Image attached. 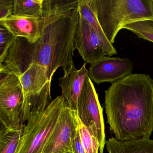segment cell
Instances as JSON below:
<instances>
[{
	"label": "cell",
	"mask_w": 153,
	"mask_h": 153,
	"mask_svg": "<svg viewBox=\"0 0 153 153\" xmlns=\"http://www.w3.org/2000/svg\"><path fill=\"white\" fill-rule=\"evenodd\" d=\"M123 29L129 30L138 38L153 43V17L132 20L125 25Z\"/></svg>",
	"instance_id": "cell-19"
},
{
	"label": "cell",
	"mask_w": 153,
	"mask_h": 153,
	"mask_svg": "<svg viewBox=\"0 0 153 153\" xmlns=\"http://www.w3.org/2000/svg\"><path fill=\"white\" fill-rule=\"evenodd\" d=\"M14 1L0 0V21L13 15Z\"/></svg>",
	"instance_id": "cell-22"
},
{
	"label": "cell",
	"mask_w": 153,
	"mask_h": 153,
	"mask_svg": "<svg viewBox=\"0 0 153 153\" xmlns=\"http://www.w3.org/2000/svg\"><path fill=\"white\" fill-rule=\"evenodd\" d=\"M71 153H86L79 137L78 128L71 140Z\"/></svg>",
	"instance_id": "cell-23"
},
{
	"label": "cell",
	"mask_w": 153,
	"mask_h": 153,
	"mask_svg": "<svg viewBox=\"0 0 153 153\" xmlns=\"http://www.w3.org/2000/svg\"><path fill=\"white\" fill-rule=\"evenodd\" d=\"M133 69L128 59L104 56L90 64L88 76L97 85L104 82L112 84L132 74Z\"/></svg>",
	"instance_id": "cell-8"
},
{
	"label": "cell",
	"mask_w": 153,
	"mask_h": 153,
	"mask_svg": "<svg viewBox=\"0 0 153 153\" xmlns=\"http://www.w3.org/2000/svg\"></svg>",
	"instance_id": "cell-24"
},
{
	"label": "cell",
	"mask_w": 153,
	"mask_h": 153,
	"mask_svg": "<svg viewBox=\"0 0 153 153\" xmlns=\"http://www.w3.org/2000/svg\"><path fill=\"white\" fill-rule=\"evenodd\" d=\"M77 128L73 112L67 103L42 153H71V140Z\"/></svg>",
	"instance_id": "cell-7"
},
{
	"label": "cell",
	"mask_w": 153,
	"mask_h": 153,
	"mask_svg": "<svg viewBox=\"0 0 153 153\" xmlns=\"http://www.w3.org/2000/svg\"><path fill=\"white\" fill-rule=\"evenodd\" d=\"M17 38L8 29L0 25V63L6 58L9 50Z\"/></svg>",
	"instance_id": "cell-21"
},
{
	"label": "cell",
	"mask_w": 153,
	"mask_h": 153,
	"mask_svg": "<svg viewBox=\"0 0 153 153\" xmlns=\"http://www.w3.org/2000/svg\"><path fill=\"white\" fill-rule=\"evenodd\" d=\"M24 94L19 79L12 74L1 73L0 123L13 129L24 128L22 123Z\"/></svg>",
	"instance_id": "cell-6"
},
{
	"label": "cell",
	"mask_w": 153,
	"mask_h": 153,
	"mask_svg": "<svg viewBox=\"0 0 153 153\" xmlns=\"http://www.w3.org/2000/svg\"><path fill=\"white\" fill-rule=\"evenodd\" d=\"M79 0H43L42 18L58 16L78 10Z\"/></svg>",
	"instance_id": "cell-16"
},
{
	"label": "cell",
	"mask_w": 153,
	"mask_h": 153,
	"mask_svg": "<svg viewBox=\"0 0 153 153\" xmlns=\"http://www.w3.org/2000/svg\"><path fill=\"white\" fill-rule=\"evenodd\" d=\"M107 123L121 141L149 138L153 132V79L131 74L105 91Z\"/></svg>",
	"instance_id": "cell-2"
},
{
	"label": "cell",
	"mask_w": 153,
	"mask_h": 153,
	"mask_svg": "<svg viewBox=\"0 0 153 153\" xmlns=\"http://www.w3.org/2000/svg\"><path fill=\"white\" fill-rule=\"evenodd\" d=\"M86 63L85 62L79 70L76 69L73 63L70 69L64 72L63 76L60 78L59 85L61 87L62 95L72 111L77 110L78 100L86 77L89 74L86 68Z\"/></svg>",
	"instance_id": "cell-10"
},
{
	"label": "cell",
	"mask_w": 153,
	"mask_h": 153,
	"mask_svg": "<svg viewBox=\"0 0 153 153\" xmlns=\"http://www.w3.org/2000/svg\"><path fill=\"white\" fill-rule=\"evenodd\" d=\"M67 102L62 95L53 100L45 110L32 115L24 124L15 153H42Z\"/></svg>",
	"instance_id": "cell-4"
},
{
	"label": "cell",
	"mask_w": 153,
	"mask_h": 153,
	"mask_svg": "<svg viewBox=\"0 0 153 153\" xmlns=\"http://www.w3.org/2000/svg\"><path fill=\"white\" fill-rule=\"evenodd\" d=\"M18 78L23 88L24 98L39 94L51 82L44 68L36 63L32 64Z\"/></svg>",
	"instance_id": "cell-13"
},
{
	"label": "cell",
	"mask_w": 153,
	"mask_h": 153,
	"mask_svg": "<svg viewBox=\"0 0 153 153\" xmlns=\"http://www.w3.org/2000/svg\"><path fill=\"white\" fill-rule=\"evenodd\" d=\"M23 128L13 129L1 125L0 153H16Z\"/></svg>",
	"instance_id": "cell-17"
},
{
	"label": "cell",
	"mask_w": 153,
	"mask_h": 153,
	"mask_svg": "<svg viewBox=\"0 0 153 153\" xmlns=\"http://www.w3.org/2000/svg\"><path fill=\"white\" fill-rule=\"evenodd\" d=\"M42 17L11 16L0 21V25L8 29L16 37L35 43L40 37Z\"/></svg>",
	"instance_id": "cell-11"
},
{
	"label": "cell",
	"mask_w": 153,
	"mask_h": 153,
	"mask_svg": "<svg viewBox=\"0 0 153 153\" xmlns=\"http://www.w3.org/2000/svg\"><path fill=\"white\" fill-rule=\"evenodd\" d=\"M79 15L94 29L98 34L102 45L104 56H111L117 54V51L108 41L98 22L97 17L96 0H79Z\"/></svg>",
	"instance_id": "cell-12"
},
{
	"label": "cell",
	"mask_w": 153,
	"mask_h": 153,
	"mask_svg": "<svg viewBox=\"0 0 153 153\" xmlns=\"http://www.w3.org/2000/svg\"><path fill=\"white\" fill-rule=\"evenodd\" d=\"M13 1V16L27 17H42L43 0Z\"/></svg>",
	"instance_id": "cell-18"
},
{
	"label": "cell",
	"mask_w": 153,
	"mask_h": 153,
	"mask_svg": "<svg viewBox=\"0 0 153 153\" xmlns=\"http://www.w3.org/2000/svg\"></svg>",
	"instance_id": "cell-25"
},
{
	"label": "cell",
	"mask_w": 153,
	"mask_h": 153,
	"mask_svg": "<svg viewBox=\"0 0 153 153\" xmlns=\"http://www.w3.org/2000/svg\"><path fill=\"white\" fill-rule=\"evenodd\" d=\"M51 84V82H48L39 94L24 98L21 116L23 125L30 120L33 114L45 110L52 101Z\"/></svg>",
	"instance_id": "cell-15"
},
{
	"label": "cell",
	"mask_w": 153,
	"mask_h": 153,
	"mask_svg": "<svg viewBox=\"0 0 153 153\" xmlns=\"http://www.w3.org/2000/svg\"><path fill=\"white\" fill-rule=\"evenodd\" d=\"M76 112L80 120L98 140L99 153H103L106 140L103 108L89 76L86 77L79 97Z\"/></svg>",
	"instance_id": "cell-5"
},
{
	"label": "cell",
	"mask_w": 153,
	"mask_h": 153,
	"mask_svg": "<svg viewBox=\"0 0 153 153\" xmlns=\"http://www.w3.org/2000/svg\"><path fill=\"white\" fill-rule=\"evenodd\" d=\"M72 112L76 122L80 140L85 153H99V145L98 140L89 129L80 120L76 111H72Z\"/></svg>",
	"instance_id": "cell-20"
},
{
	"label": "cell",
	"mask_w": 153,
	"mask_h": 153,
	"mask_svg": "<svg viewBox=\"0 0 153 153\" xmlns=\"http://www.w3.org/2000/svg\"><path fill=\"white\" fill-rule=\"evenodd\" d=\"M78 10L58 16L42 18L40 37L35 43L17 37L9 50L8 68L20 76L32 64L44 68L50 81L57 69L71 68L75 47V35L79 19Z\"/></svg>",
	"instance_id": "cell-1"
},
{
	"label": "cell",
	"mask_w": 153,
	"mask_h": 153,
	"mask_svg": "<svg viewBox=\"0 0 153 153\" xmlns=\"http://www.w3.org/2000/svg\"><path fill=\"white\" fill-rule=\"evenodd\" d=\"M74 42L76 49L86 63L92 64L104 57L102 45L98 34L80 15Z\"/></svg>",
	"instance_id": "cell-9"
},
{
	"label": "cell",
	"mask_w": 153,
	"mask_h": 153,
	"mask_svg": "<svg viewBox=\"0 0 153 153\" xmlns=\"http://www.w3.org/2000/svg\"><path fill=\"white\" fill-rule=\"evenodd\" d=\"M105 146L109 153H153V140L150 138L121 141L111 137Z\"/></svg>",
	"instance_id": "cell-14"
},
{
	"label": "cell",
	"mask_w": 153,
	"mask_h": 153,
	"mask_svg": "<svg viewBox=\"0 0 153 153\" xmlns=\"http://www.w3.org/2000/svg\"><path fill=\"white\" fill-rule=\"evenodd\" d=\"M96 2L98 22L112 44L129 22L153 17V0H96Z\"/></svg>",
	"instance_id": "cell-3"
}]
</instances>
